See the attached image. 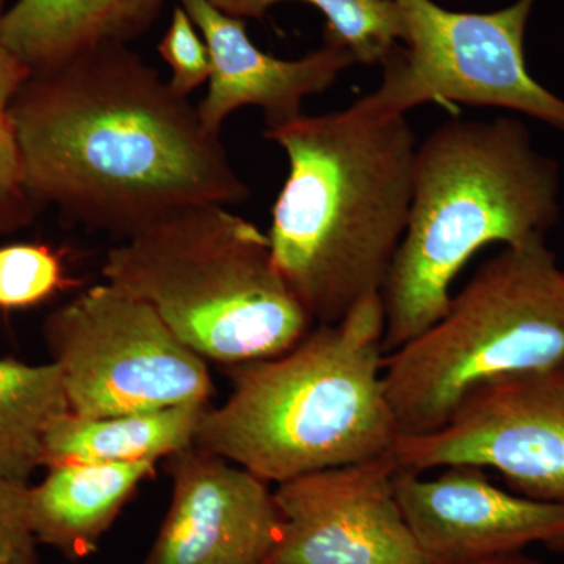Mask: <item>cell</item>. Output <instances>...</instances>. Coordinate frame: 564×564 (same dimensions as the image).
<instances>
[{
  "label": "cell",
  "instance_id": "603a6c76",
  "mask_svg": "<svg viewBox=\"0 0 564 564\" xmlns=\"http://www.w3.org/2000/svg\"><path fill=\"white\" fill-rule=\"evenodd\" d=\"M31 76L32 70L0 41V117L9 113L11 104Z\"/></svg>",
  "mask_w": 564,
  "mask_h": 564
},
{
  "label": "cell",
  "instance_id": "8992f818",
  "mask_svg": "<svg viewBox=\"0 0 564 564\" xmlns=\"http://www.w3.org/2000/svg\"><path fill=\"white\" fill-rule=\"evenodd\" d=\"M564 366V272L545 239L503 247L440 321L384 358L400 436L437 432L469 393Z\"/></svg>",
  "mask_w": 564,
  "mask_h": 564
},
{
  "label": "cell",
  "instance_id": "7a4b0ae2",
  "mask_svg": "<svg viewBox=\"0 0 564 564\" xmlns=\"http://www.w3.org/2000/svg\"><path fill=\"white\" fill-rule=\"evenodd\" d=\"M288 159L269 239L278 270L315 325L383 291L406 231L419 141L406 115L352 104L263 132Z\"/></svg>",
  "mask_w": 564,
  "mask_h": 564
},
{
  "label": "cell",
  "instance_id": "ac0fdd59",
  "mask_svg": "<svg viewBox=\"0 0 564 564\" xmlns=\"http://www.w3.org/2000/svg\"><path fill=\"white\" fill-rule=\"evenodd\" d=\"M231 17L262 20L282 2H303L321 11L326 20L325 36L337 40L351 52L356 63L383 65L404 41V22L393 0H210Z\"/></svg>",
  "mask_w": 564,
  "mask_h": 564
},
{
  "label": "cell",
  "instance_id": "7402d4cb",
  "mask_svg": "<svg viewBox=\"0 0 564 564\" xmlns=\"http://www.w3.org/2000/svg\"><path fill=\"white\" fill-rule=\"evenodd\" d=\"M29 486L0 475V564L36 554L29 521Z\"/></svg>",
  "mask_w": 564,
  "mask_h": 564
},
{
  "label": "cell",
  "instance_id": "cb8c5ba5",
  "mask_svg": "<svg viewBox=\"0 0 564 564\" xmlns=\"http://www.w3.org/2000/svg\"><path fill=\"white\" fill-rule=\"evenodd\" d=\"M469 564H543L536 560L529 558L522 552H513V554L492 556V558L481 560Z\"/></svg>",
  "mask_w": 564,
  "mask_h": 564
},
{
  "label": "cell",
  "instance_id": "4fadbf2b",
  "mask_svg": "<svg viewBox=\"0 0 564 564\" xmlns=\"http://www.w3.org/2000/svg\"><path fill=\"white\" fill-rule=\"evenodd\" d=\"M191 14L209 47L212 73L198 113L212 132L243 107L263 111L267 129H276L304 115L310 96L328 90L345 69L355 65L350 51L325 36L322 47L295 61L259 50L245 20L231 17L210 0H177Z\"/></svg>",
  "mask_w": 564,
  "mask_h": 564
},
{
  "label": "cell",
  "instance_id": "d4e9b609",
  "mask_svg": "<svg viewBox=\"0 0 564 564\" xmlns=\"http://www.w3.org/2000/svg\"><path fill=\"white\" fill-rule=\"evenodd\" d=\"M7 564H39V554L29 555L25 556V558L17 560V562Z\"/></svg>",
  "mask_w": 564,
  "mask_h": 564
},
{
  "label": "cell",
  "instance_id": "6da1fadb",
  "mask_svg": "<svg viewBox=\"0 0 564 564\" xmlns=\"http://www.w3.org/2000/svg\"><path fill=\"white\" fill-rule=\"evenodd\" d=\"M25 185L91 231L129 239L250 196L220 133L128 44L33 73L9 110Z\"/></svg>",
  "mask_w": 564,
  "mask_h": 564
},
{
  "label": "cell",
  "instance_id": "5bb4252c",
  "mask_svg": "<svg viewBox=\"0 0 564 564\" xmlns=\"http://www.w3.org/2000/svg\"><path fill=\"white\" fill-rule=\"evenodd\" d=\"M158 462L65 463L29 488V521L36 544L70 560L96 554L104 534Z\"/></svg>",
  "mask_w": 564,
  "mask_h": 564
},
{
  "label": "cell",
  "instance_id": "484cf974",
  "mask_svg": "<svg viewBox=\"0 0 564 564\" xmlns=\"http://www.w3.org/2000/svg\"><path fill=\"white\" fill-rule=\"evenodd\" d=\"M11 2H13V0H0V14L7 10V7H9Z\"/></svg>",
  "mask_w": 564,
  "mask_h": 564
},
{
  "label": "cell",
  "instance_id": "52a82bcc",
  "mask_svg": "<svg viewBox=\"0 0 564 564\" xmlns=\"http://www.w3.org/2000/svg\"><path fill=\"white\" fill-rule=\"evenodd\" d=\"M406 50L383 63V80L356 101L378 117L423 104H464L519 111L564 132V99L527 69L524 40L536 0L489 13L444 9L434 0H393Z\"/></svg>",
  "mask_w": 564,
  "mask_h": 564
},
{
  "label": "cell",
  "instance_id": "7c38bea8",
  "mask_svg": "<svg viewBox=\"0 0 564 564\" xmlns=\"http://www.w3.org/2000/svg\"><path fill=\"white\" fill-rule=\"evenodd\" d=\"M172 500L141 564H262L281 529L270 484L192 445L169 456Z\"/></svg>",
  "mask_w": 564,
  "mask_h": 564
},
{
  "label": "cell",
  "instance_id": "3957f363",
  "mask_svg": "<svg viewBox=\"0 0 564 564\" xmlns=\"http://www.w3.org/2000/svg\"><path fill=\"white\" fill-rule=\"evenodd\" d=\"M383 339L377 293L280 356L226 367L232 391L207 408L193 445L270 485L392 454Z\"/></svg>",
  "mask_w": 564,
  "mask_h": 564
},
{
  "label": "cell",
  "instance_id": "5b68a950",
  "mask_svg": "<svg viewBox=\"0 0 564 564\" xmlns=\"http://www.w3.org/2000/svg\"><path fill=\"white\" fill-rule=\"evenodd\" d=\"M101 272L226 367L280 356L315 326L278 270L269 234L220 204L176 212L121 240Z\"/></svg>",
  "mask_w": 564,
  "mask_h": 564
},
{
  "label": "cell",
  "instance_id": "e0dca14e",
  "mask_svg": "<svg viewBox=\"0 0 564 564\" xmlns=\"http://www.w3.org/2000/svg\"><path fill=\"white\" fill-rule=\"evenodd\" d=\"M69 413L54 362L0 359V475L25 481L44 466V437Z\"/></svg>",
  "mask_w": 564,
  "mask_h": 564
},
{
  "label": "cell",
  "instance_id": "277c9868",
  "mask_svg": "<svg viewBox=\"0 0 564 564\" xmlns=\"http://www.w3.org/2000/svg\"><path fill=\"white\" fill-rule=\"evenodd\" d=\"M558 215V163L524 122L437 126L417 144L406 231L381 291L386 355L443 317L475 252L545 239Z\"/></svg>",
  "mask_w": 564,
  "mask_h": 564
},
{
  "label": "cell",
  "instance_id": "8fae6325",
  "mask_svg": "<svg viewBox=\"0 0 564 564\" xmlns=\"http://www.w3.org/2000/svg\"><path fill=\"white\" fill-rule=\"evenodd\" d=\"M404 519L429 564H469L533 544L564 551V505L497 488L481 467L451 466L436 478L397 470Z\"/></svg>",
  "mask_w": 564,
  "mask_h": 564
},
{
  "label": "cell",
  "instance_id": "d6986e66",
  "mask_svg": "<svg viewBox=\"0 0 564 564\" xmlns=\"http://www.w3.org/2000/svg\"><path fill=\"white\" fill-rule=\"evenodd\" d=\"M76 284L65 272L62 254L41 243L0 248V310H25L47 302Z\"/></svg>",
  "mask_w": 564,
  "mask_h": 564
},
{
  "label": "cell",
  "instance_id": "ba28073f",
  "mask_svg": "<svg viewBox=\"0 0 564 564\" xmlns=\"http://www.w3.org/2000/svg\"><path fill=\"white\" fill-rule=\"evenodd\" d=\"M44 340L69 413L82 417L209 403L214 392L206 359L150 304L106 281L55 310Z\"/></svg>",
  "mask_w": 564,
  "mask_h": 564
},
{
  "label": "cell",
  "instance_id": "2e32d148",
  "mask_svg": "<svg viewBox=\"0 0 564 564\" xmlns=\"http://www.w3.org/2000/svg\"><path fill=\"white\" fill-rule=\"evenodd\" d=\"M209 403L144 413L82 417L66 413L44 437V466L65 463L158 462L195 444Z\"/></svg>",
  "mask_w": 564,
  "mask_h": 564
},
{
  "label": "cell",
  "instance_id": "44dd1931",
  "mask_svg": "<svg viewBox=\"0 0 564 564\" xmlns=\"http://www.w3.org/2000/svg\"><path fill=\"white\" fill-rule=\"evenodd\" d=\"M31 192L25 185L24 169L17 135L9 113L0 117V232L24 225L31 217Z\"/></svg>",
  "mask_w": 564,
  "mask_h": 564
},
{
  "label": "cell",
  "instance_id": "ffe728a7",
  "mask_svg": "<svg viewBox=\"0 0 564 564\" xmlns=\"http://www.w3.org/2000/svg\"><path fill=\"white\" fill-rule=\"evenodd\" d=\"M158 52L170 68L169 84L177 95L188 98L209 82V47L191 14L180 3L174 7L169 28L159 41Z\"/></svg>",
  "mask_w": 564,
  "mask_h": 564
},
{
  "label": "cell",
  "instance_id": "30bf717a",
  "mask_svg": "<svg viewBox=\"0 0 564 564\" xmlns=\"http://www.w3.org/2000/svg\"><path fill=\"white\" fill-rule=\"evenodd\" d=\"M397 470L392 452L276 485L281 529L262 564H429L397 499Z\"/></svg>",
  "mask_w": 564,
  "mask_h": 564
},
{
  "label": "cell",
  "instance_id": "9c48e42d",
  "mask_svg": "<svg viewBox=\"0 0 564 564\" xmlns=\"http://www.w3.org/2000/svg\"><path fill=\"white\" fill-rule=\"evenodd\" d=\"M402 470L492 467L521 496L564 505V366L475 389L443 429L400 436Z\"/></svg>",
  "mask_w": 564,
  "mask_h": 564
},
{
  "label": "cell",
  "instance_id": "4316f807",
  "mask_svg": "<svg viewBox=\"0 0 564 564\" xmlns=\"http://www.w3.org/2000/svg\"><path fill=\"white\" fill-rule=\"evenodd\" d=\"M454 2H462V0H454Z\"/></svg>",
  "mask_w": 564,
  "mask_h": 564
},
{
  "label": "cell",
  "instance_id": "9a60e30c",
  "mask_svg": "<svg viewBox=\"0 0 564 564\" xmlns=\"http://www.w3.org/2000/svg\"><path fill=\"white\" fill-rule=\"evenodd\" d=\"M163 0H13L0 41L29 69L57 68L87 52L128 44L147 31Z\"/></svg>",
  "mask_w": 564,
  "mask_h": 564
}]
</instances>
